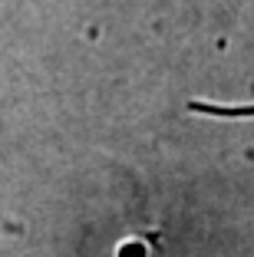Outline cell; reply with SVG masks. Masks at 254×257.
<instances>
[{"instance_id": "cell-1", "label": "cell", "mask_w": 254, "mask_h": 257, "mask_svg": "<svg viewBox=\"0 0 254 257\" xmlns=\"http://www.w3.org/2000/svg\"><path fill=\"white\" fill-rule=\"evenodd\" d=\"M192 112L218 115V119H244V115H254V106H211L202 99H192Z\"/></svg>"}]
</instances>
